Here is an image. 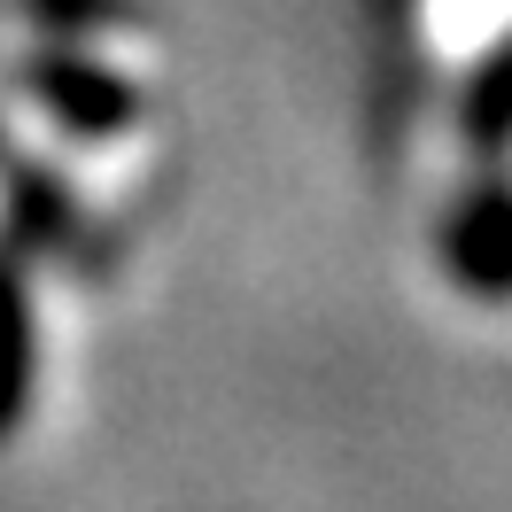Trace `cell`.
Wrapping results in <instances>:
<instances>
[{
	"mask_svg": "<svg viewBox=\"0 0 512 512\" xmlns=\"http://www.w3.org/2000/svg\"><path fill=\"white\" fill-rule=\"evenodd\" d=\"M16 342H24V326H16V295L0 288V404L16 412Z\"/></svg>",
	"mask_w": 512,
	"mask_h": 512,
	"instance_id": "cell-1",
	"label": "cell"
}]
</instances>
